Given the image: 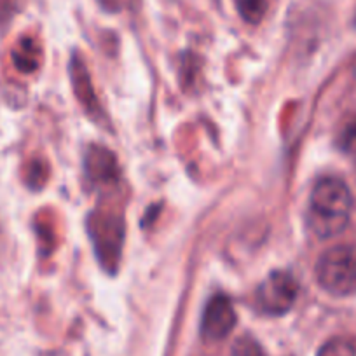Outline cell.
Here are the masks:
<instances>
[{
  "mask_svg": "<svg viewBox=\"0 0 356 356\" xmlns=\"http://www.w3.org/2000/svg\"><path fill=\"white\" fill-rule=\"evenodd\" d=\"M351 210V193L341 178H321L314 184L307 201V231L318 239L334 238L348 227Z\"/></svg>",
  "mask_w": 356,
  "mask_h": 356,
  "instance_id": "6da1fadb",
  "label": "cell"
},
{
  "mask_svg": "<svg viewBox=\"0 0 356 356\" xmlns=\"http://www.w3.org/2000/svg\"><path fill=\"white\" fill-rule=\"evenodd\" d=\"M316 282L325 292L335 297L356 293V245L346 243L328 248L316 262Z\"/></svg>",
  "mask_w": 356,
  "mask_h": 356,
  "instance_id": "7a4b0ae2",
  "label": "cell"
},
{
  "mask_svg": "<svg viewBox=\"0 0 356 356\" xmlns=\"http://www.w3.org/2000/svg\"><path fill=\"white\" fill-rule=\"evenodd\" d=\"M299 293L293 276L286 271H275L257 289L255 302L262 313L280 316L292 309Z\"/></svg>",
  "mask_w": 356,
  "mask_h": 356,
  "instance_id": "3957f363",
  "label": "cell"
},
{
  "mask_svg": "<svg viewBox=\"0 0 356 356\" xmlns=\"http://www.w3.org/2000/svg\"><path fill=\"white\" fill-rule=\"evenodd\" d=\"M236 325V313L227 296L211 297L201 318V335L207 341H222L232 332Z\"/></svg>",
  "mask_w": 356,
  "mask_h": 356,
  "instance_id": "277c9868",
  "label": "cell"
},
{
  "mask_svg": "<svg viewBox=\"0 0 356 356\" xmlns=\"http://www.w3.org/2000/svg\"><path fill=\"white\" fill-rule=\"evenodd\" d=\"M13 60H15L16 68H19L22 72H26V74L33 72L39 67V46L30 37H26L16 46Z\"/></svg>",
  "mask_w": 356,
  "mask_h": 356,
  "instance_id": "5b68a950",
  "label": "cell"
},
{
  "mask_svg": "<svg viewBox=\"0 0 356 356\" xmlns=\"http://www.w3.org/2000/svg\"><path fill=\"white\" fill-rule=\"evenodd\" d=\"M239 16L250 25H259L269 9V0H232Z\"/></svg>",
  "mask_w": 356,
  "mask_h": 356,
  "instance_id": "8992f818",
  "label": "cell"
},
{
  "mask_svg": "<svg viewBox=\"0 0 356 356\" xmlns=\"http://www.w3.org/2000/svg\"><path fill=\"white\" fill-rule=\"evenodd\" d=\"M318 356H356V348L348 339L334 337L321 346Z\"/></svg>",
  "mask_w": 356,
  "mask_h": 356,
  "instance_id": "52a82bcc",
  "label": "cell"
},
{
  "mask_svg": "<svg viewBox=\"0 0 356 356\" xmlns=\"http://www.w3.org/2000/svg\"><path fill=\"white\" fill-rule=\"evenodd\" d=\"M339 147L344 150L346 154H353L356 156V119L349 121L344 126V129L339 135Z\"/></svg>",
  "mask_w": 356,
  "mask_h": 356,
  "instance_id": "ba28073f",
  "label": "cell"
},
{
  "mask_svg": "<svg viewBox=\"0 0 356 356\" xmlns=\"http://www.w3.org/2000/svg\"><path fill=\"white\" fill-rule=\"evenodd\" d=\"M232 356H262V349L253 339L241 337L232 348Z\"/></svg>",
  "mask_w": 356,
  "mask_h": 356,
  "instance_id": "9c48e42d",
  "label": "cell"
}]
</instances>
